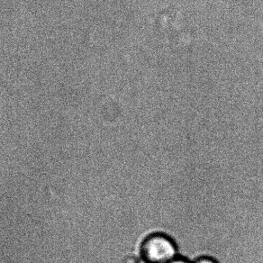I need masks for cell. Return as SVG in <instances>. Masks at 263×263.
I'll return each instance as SVG.
<instances>
[{
    "label": "cell",
    "instance_id": "1",
    "mask_svg": "<svg viewBox=\"0 0 263 263\" xmlns=\"http://www.w3.org/2000/svg\"><path fill=\"white\" fill-rule=\"evenodd\" d=\"M141 256L145 263H170L179 257L175 241L163 234L148 236L141 246Z\"/></svg>",
    "mask_w": 263,
    "mask_h": 263
},
{
    "label": "cell",
    "instance_id": "2",
    "mask_svg": "<svg viewBox=\"0 0 263 263\" xmlns=\"http://www.w3.org/2000/svg\"><path fill=\"white\" fill-rule=\"evenodd\" d=\"M192 263H218L216 261V259L210 258V257H201L196 259L194 262Z\"/></svg>",
    "mask_w": 263,
    "mask_h": 263
},
{
    "label": "cell",
    "instance_id": "3",
    "mask_svg": "<svg viewBox=\"0 0 263 263\" xmlns=\"http://www.w3.org/2000/svg\"><path fill=\"white\" fill-rule=\"evenodd\" d=\"M170 263H191L190 261H189L187 259H184V258H181V257H178V258H176L175 259H173L172 261H171Z\"/></svg>",
    "mask_w": 263,
    "mask_h": 263
}]
</instances>
